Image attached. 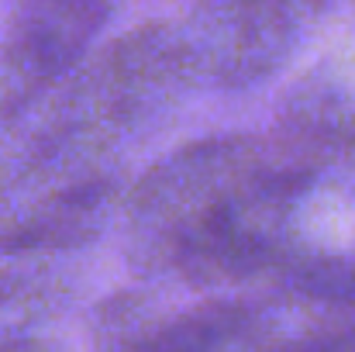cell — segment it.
<instances>
[{"mask_svg": "<svg viewBox=\"0 0 355 352\" xmlns=\"http://www.w3.org/2000/svg\"><path fill=\"white\" fill-rule=\"evenodd\" d=\"M111 0H14L0 38V111L62 83L94 49Z\"/></svg>", "mask_w": 355, "mask_h": 352, "instance_id": "3", "label": "cell"}, {"mask_svg": "<svg viewBox=\"0 0 355 352\" xmlns=\"http://www.w3.org/2000/svg\"><path fill=\"white\" fill-rule=\"evenodd\" d=\"M321 162L283 135L207 138L152 166L128 215L155 266L193 287L276 280L300 252L297 201Z\"/></svg>", "mask_w": 355, "mask_h": 352, "instance_id": "1", "label": "cell"}, {"mask_svg": "<svg viewBox=\"0 0 355 352\" xmlns=\"http://www.w3.org/2000/svg\"><path fill=\"white\" fill-rule=\"evenodd\" d=\"M272 311L245 301H207L180 315L118 308L104 328L107 352H252L269 332Z\"/></svg>", "mask_w": 355, "mask_h": 352, "instance_id": "5", "label": "cell"}, {"mask_svg": "<svg viewBox=\"0 0 355 352\" xmlns=\"http://www.w3.org/2000/svg\"><path fill=\"white\" fill-rule=\"evenodd\" d=\"M321 0H211L193 35L183 31L193 66L218 80L245 83L269 73L311 24Z\"/></svg>", "mask_w": 355, "mask_h": 352, "instance_id": "4", "label": "cell"}, {"mask_svg": "<svg viewBox=\"0 0 355 352\" xmlns=\"http://www.w3.org/2000/svg\"><path fill=\"white\" fill-rule=\"evenodd\" d=\"M193 69L183 31L141 24L87 56L62 83L45 124V149H101L162 108Z\"/></svg>", "mask_w": 355, "mask_h": 352, "instance_id": "2", "label": "cell"}, {"mask_svg": "<svg viewBox=\"0 0 355 352\" xmlns=\"http://www.w3.org/2000/svg\"><path fill=\"white\" fill-rule=\"evenodd\" d=\"M111 201V187L94 180L73 190L52 194L31 215H24L7 235H0V249L28 252V249H52V245H76L97 228L104 208Z\"/></svg>", "mask_w": 355, "mask_h": 352, "instance_id": "6", "label": "cell"}]
</instances>
